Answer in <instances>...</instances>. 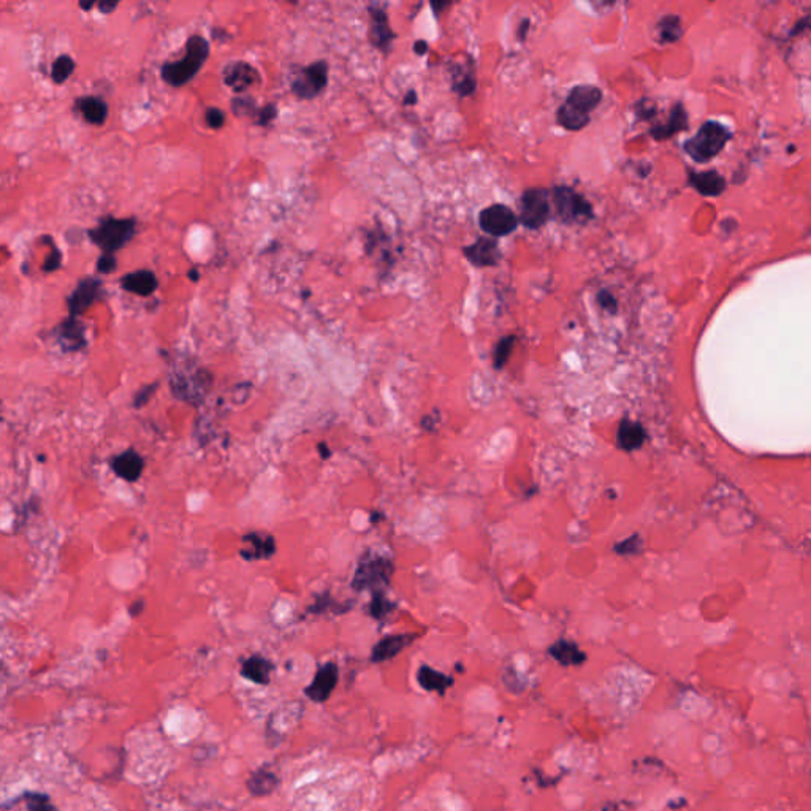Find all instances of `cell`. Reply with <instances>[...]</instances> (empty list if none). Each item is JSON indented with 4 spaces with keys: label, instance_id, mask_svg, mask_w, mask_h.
Here are the masks:
<instances>
[{
    "label": "cell",
    "instance_id": "27",
    "mask_svg": "<svg viewBox=\"0 0 811 811\" xmlns=\"http://www.w3.org/2000/svg\"><path fill=\"white\" fill-rule=\"evenodd\" d=\"M452 87L462 97H468L475 91L473 70H464L462 65L452 67Z\"/></svg>",
    "mask_w": 811,
    "mask_h": 811
},
{
    "label": "cell",
    "instance_id": "47",
    "mask_svg": "<svg viewBox=\"0 0 811 811\" xmlns=\"http://www.w3.org/2000/svg\"><path fill=\"white\" fill-rule=\"evenodd\" d=\"M431 7L434 8V12H437L436 14H439V13H441V10L444 7H448V3L447 2H442V3H437V5L436 3H431Z\"/></svg>",
    "mask_w": 811,
    "mask_h": 811
},
{
    "label": "cell",
    "instance_id": "8",
    "mask_svg": "<svg viewBox=\"0 0 811 811\" xmlns=\"http://www.w3.org/2000/svg\"><path fill=\"white\" fill-rule=\"evenodd\" d=\"M550 192L545 189H539V187H531L526 189L521 195V213L520 219L525 227L536 230L541 228L552 216V205H550Z\"/></svg>",
    "mask_w": 811,
    "mask_h": 811
},
{
    "label": "cell",
    "instance_id": "21",
    "mask_svg": "<svg viewBox=\"0 0 811 811\" xmlns=\"http://www.w3.org/2000/svg\"><path fill=\"white\" fill-rule=\"evenodd\" d=\"M75 107L78 111L83 114V118L86 119L87 122H91L94 125H102L105 121H107V116H108V107L107 103H105L102 98L98 97H80L78 100H75Z\"/></svg>",
    "mask_w": 811,
    "mask_h": 811
},
{
    "label": "cell",
    "instance_id": "50",
    "mask_svg": "<svg viewBox=\"0 0 811 811\" xmlns=\"http://www.w3.org/2000/svg\"><path fill=\"white\" fill-rule=\"evenodd\" d=\"M80 7H81V8H85V10H91V8H92V7H94V5H92V3H89V5H85V3H81V5H80Z\"/></svg>",
    "mask_w": 811,
    "mask_h": 811
},
{
    "label": "cell",
    "instance_id": "39",
    "mask_svg": "<svg viewBox=\"0 0 811 811\" xmlns=\"http://www.w3.org/2000/svg\"><path fill=\"white\" fill-rule=\"evenodd\" d=\"M276 114L277 111L274 105H266L265 108H261L257 113V122L261 125H268L276 118Z\"/></svg>",
    "mask_w": 811,
    "mask_h": 811
},
{
    "label": "cell",
    "instance_id": "37",
    "mask_svg": "<svg viewBox=\"0 0 811 811\" xmlns=\"http://www.w3.org/2000/svg\"><path fill=\"white\" fill-rule=\"evenodd\" d=\"M206 124L213 129H221L225 124V114L219 108H208L206 109Z\"/></svg>",
    "mask_w": 811,
    "mask_h": 811
},
{
    "label": "cell",
    "instance_id": "13",
    "mask_svg": "<svg viewBox=\"0 0 811 811\" xmlns=\"http://www.w3.org/2000/svg\"><path fill=\"white\" fill-rule=\"evenodd\" d=\"M464 257L475 266H495L501 259L498 243L491 238H479L463 249Z\"/></svg>",
    "mask_w": 811,
    "mask_h": 811
},
{
    "label": "cell",
    "instance_id": "30",
    "mask_svg": "<svg viewBox=\"0 0 811 811\" xmlns=\"http://www.w3.org/2000/svg\"><path fill=\"white\" fill-rule=\"evenodd\" d=\"M23 800L25 807H28V811H57V808L52 805L51 799L45 794L25 792L23 795Z\"/></svg>",
    "mask_w": 811,
    "mask_h": 811
},
{
    "label": "cell",
    "instance_id": "11",
    "mask_svg": "<svg viewBox=\"0 0 811 811\" xmlns=\"http://www.w3.org/2000/svg\"><path fill=\"white\" fill-rule=\"evenodd\" d=\"M336 683L338 666L334 662H327L325 666L318 669L311 684L305 689V694L312 700V702L322 704L329 699V695H332L334 688H336Z\"/></svg>",
    "mask_w": 811,
    "mask_h": 811
},
{
    "label": "cell",
    "instance_id": "10",
    "mask_svg": "<svg viewBox=\"0 0 811 811\" xmlns=\"http://www.w3.org/2000/svg\"><path fill=\"white\" fill-rule=\"evenodd\" d=\"M479 224L480 228L491 237H507L517 228L518 219L509 206L496 203L480 213Z\"/></svg>",
    "mask_w": 811,
    "mask_h": 811
},
{
    "label": "cell",
    "instance_id": "2",
    "mask_svg": "<svg viewBox=\"0 0 811 811\" xmlns=\"http://www.w3.org/2000/svg\"><path fill=\"white\" fill-rule=\"evenodd\" d=\"M209 54V45L202 35H192L186 43V56L162 67V78L173 87L184 86L197 75Z\"/></svg>",
    "mask_w": 811,
    "mask_h": 811
},
{
    "label": "cell",
    "instance_id": "24",
    "mask_svg": "<svg viewBox=\"0 0 811 811\" xmlns=\"http://www.w3.org/2000/svg\"><path fill=\"white\" fill-rule=\"evenodd\" d=\"M277 786H279V778H277L273 772H270L268 768L255 770L248 779V789L254 797H265V795H270Z\"/></svg>",
    "mask_w": 811,
    "mask_h": 811
},
{
    "label": "cell",
    "instance_id": "5",
    "mask_svg": "<svg viewBox=\"0 0 811 811\" xmlns=\"http://www.w3.org/2000/svg\"><path fill=\"white\" fill-rule=\"evenodd\" d=\"M391 574H393V563L389 558L379 556V554H366L358 564L352 587L357 591L379 590L380 585L390 582Z\"/></svg>",
    "mask_w": 811,
    "mask_h": 811
},
{
    "label": "cell",
    "instance_id": "46",
    "mask_svg": "<svg viewBox=\"0 0 811 811\" xmlns=\"http://www.w3.org/2000/svg\"><path fill=\"white\" fill-rule=\"evenodd\" d=\"M415 98H417V96H415V92H414V91H409V92H407V96H406V98H404V103H406V105H411V103H415Z\"/></svg>",
    "mask_w": 811,
    "mask_h": 811
},
{
    "label": "cell",
    "instance_id": "4",
    "mask_svg": "<svg viewBox=\"0 0 811 811\" xmlns=\"http://www.w3.org/2000/svg\"><path fill=\"white\" fill-rule=\"evenodd\" d=\"M727 140H729V133L723 125L707 122L684 144V149L694 160L707 162L724 148Z\"/></svg>",
    "mask_w": 811,
    "mask_h": 811
},
{
    "label": "cell",
    "instance_id": "36",
    "mask_svg": "<svg viewBox=\"0 0 811 811\" xmlns=\"http://www.w3.org/2000/svg\"><path fill=\"white\" fill-rule=\"evenodd\" d=\"M116 265H118V261L113 254H103V255H100V259L97 260V270L103 274L113 273V271L116 270Z\"/></svg>",
    "mask_w": 811,
    "mask_h": 811
},
{
    "label": "cell",
    "instance_id": "45",
    "mask_svg": "<svg viewBox=\"0 0 811 811\" xmlns=\"http://www.w3.org/2000/svg\"><path fill=\"white\" fill-rule=\"evenodd\" d=\"M116 7H118L116 3H109V2H102L100 5H98V8L102 10V13H111Z\"/></svg>",
    "mask_w": 811,
    "mask_h": 811
},
{
    "label": "cell",
    "instance_id": "38",
    "mask_svg": "<svg viewBox=\"0 0 811 811\" xmlns=\"http://www.w3.org/2000/svg\"><path fill=\"white\" fill-rule=\"evenodd\" d=\"M598 301H599V305L603 306L605 311H609L612 314L616 312V300H615V296L610 294V292L601 290L599 294H598Z\"/></svg>",
    "mask_w": 811,
    "mask_h": 811
},
{
    "label": "cell",
    "instance_id": "15",
    "mask_svg": "<svg viewBox=\"0 0 811 811\" xmlns=\"http://www.w3.org/2000/svg\"><path fill=\"white\" fill-rule=\"evenodd\" d=\"M371 19H373V28H371V40L373 45L380 51L387 52L390 50L391 43L395 40L393 30L389 25V17H387L385 10H382L378 5H371Z\"/></svg>",
    "mask_w": 811,
    "mask_h": 811
},
{
    "label": "cell",
    "instance_id": "20",
    "mask_svg": "<svg viewBox=\"0 0 811 811\" xmlns=\"http://www.w3.org/2000/svg\"><path fill=\"white\" fill-rule=\"evenodd\" d=\"M271 672H273V664L259 655L248 658L241 666L243 677L257 684H268Z\"/></svg>",
    "mask_w": 811,
    "mask_h": 811
},
{
    "label": "cell",
    "instance_id": "44",
    "mask_svg": "<svg viewBox=\"0 0 811 811\" xmlns=\"http://www.w3.org/2000/svg\"><path fill=\"white\" fill-rule=\"evenodd\" d=\"M414 50H415V52H417L418 56H422V54H425V52H426V50H428V45H426L425 41H423V40H420V41H415Z\"/></svg>",
    "mask_w": 811,
    "mask_h": 811
},
{
    "label": "cell",
    "instance_id": "3",
    "mask_svg": "<svg viewBox=\"0 0 811 811\" xmlns=\"http://www.w3.org/2000/svg\"><path fill=\"white\" fill-rule=\"evenodd\" d=\"M137 232L135 219L105 217L96 228L89 232V238L97 244L105 254H113L124 248Z\"/></svg>",
    "mask_w": 811,
    "mask_h": 811
},
{
    "label": "cell",
    "instance_id": "48",
    "mask_svg": "<svg viewBox=\"0 0 811 811\" xmlns=\"http://www.w3.org/2000/svg\"><path fill=\"white\" fill-rule=\"evenodd\" d=\"M189 277H191V279H192L193 282H197V281H198V271H197V270H192V271H189Z\"/></svg>",
    "mask_w": 811,
    "mask_h": 811
},
{
    "label": "cell",
    "instance_id": "23",
    "mask_svg": "<svg viewBox=\"0 0 811 811\" xmlns=\"http://www.w3.org/2000/svg\"><path fill=\"white\" fill-rule=\"evenodd\" d=\"M57 339L65 350H78L86 344L85 329L76 321V317H70L69 321L62 323L61 328L57 329Z\"/></svg>",
    "mask_w": 811,
    "mask_h": 811
},
{
    "label": "cell",
    "instance_id": "25",
    "mask_svg": "<svg viewBox=\"0 0 811 811\" xmlns=\"http://www.w3.org/2000/svg\"><path fill=\"white\" fill-rule=\"evenodd\" d=\"M550 655L563 666H578L587 659L585 653L580 651L575 643L567 640H559L550 647Z\"/></svg>",
    "mask_w": 811,
    "mask_h": 811
},
{
    "label": "cell",
    "instance_id": "28",
    "mask_svg": "<svg viewBox=\"0 0 811 811\" xmlns=\"http://www.w3.org/2000/svg\"><path fill=\"white\" fill-rule=\"evenodd\" d=\"M691 182L699 192L705 195H716L724 189V182L716 173H699L691 176Z\"/></svg>",
    "mask_w": 811,
    "mask_h": 811
},
{
    "label": "cell",
    "instance_id": "31",
    "mask_svg": "<svg viewBox=\"0 0 811 811\" xmlns=\"http://www.w3.org/2000/svg\"><path fill=\"white\" fill-rule=\"evenodd\" d=\"M683 125H684V113H683V109L680 108V107H675L673 114H672V118H671V121H669V124L664 125V127L656 129L655 132H653V135H655V137L658 140L666 138V137H671L672 133H675V132H677V130L682 129Z\"/></svg>",
    "mask_w": 811,
    "mask_h": 811
},
{
    "label": "cell",
    "instance_id": "22",
    "mask_svg": "<svg viewBox=\"0 0 811 811\" xmlns=\"http://www.w3.org/2000/svg\"><path fill=\"white\" fill-rule=\"evenodd\" d=\"M643 441H645V431L639 423L631 420H623L620 423L618 431H616V444L620 448L631 452V450L642 447Z\"/></svg>",
    "mask_w": 811,
    "mask_h": 811
},
{
    "label": "cell",
    "instance_id": "16",
    "mask_svg": "<svg viewBox=\"0 0 811 811\" xmlns=\"http://www.w3.org/2000/svg\"><path fill=\"white\" fill-rule=\"evenodd\" d=\"M111 468L121 479L127 480V482H135L143 474L144 463L135 450H127V452L113 458Z\"/></svg>",
    "mask_w": 811,
    "mask_h": 811
},
{
    "label": "cell",
    "instance_id": "35",
    "mask_svg": "<svg viewBox=\"0 0 811 811\" xmlns=\"http://www.w3.org/2000/svg\"><path fill=\"white\" fill-rule=\"evenodd\" d=\"M640 548V541L639 537H629L627 541L625 542H620L615 545V552L620 553V554H631V553H637Z\"/></svg>",
    "mask_w": 811,
    "mask_h": 811
},
{
    "label": "cell",
    "instance_id": "9",
    "mask_svg": "<svg viewBox=\"0 0 811 811\" xmlns=\"http://www.w3.org/2000/svg\"><path fill=\"white\" fill-rule=\"evenodd\" d=\"M328 83V65L327 62L318 61L305 67L298 72L292 80V91L300 98H314L325 89Z\"/></svg>",
    "mask_w": 811,
    "mask_h": 811
},
{
    "label": "cell",
    "instance_id": "1",
    "mask_svg": "<svg viewBox=\"0 0 811 811\" xmlns=\"http://www.w3.org/2000/svg\"><path fill=\"white\" fill-rule=\"evenodd\" d=\"M603 100V92L596 86H575L566 102L558 109L556 121L566 130H580L590 122V113Z\"/></svg>",
    "mask_w": 811,
    "mask_h": 811
},
{
    "label": "cell",
    "instance_id": "18",
    "mask_svg": "<svg viewBox=\"0 0 811 811\" xmlns=\"http://www.w3.org/2000/svg\"><path fill=\"white\" fill-rule=\"evenodd\" d=\"M243 542L248 543L249 547L243 548V550L239 553H241V556L244 559H248V561H252V559L270 558L271 554H274V552H276V542L271 536L257 534V532H254V534L244 536Z\"/></svg>",
    "mask_w": 811,
    "mask_h": 811
},
{
    "label": "cell",
    "instance_id": "42",
    "mask_svg": "<svg viewBox=\"0 0 811 811\" xmlns=\"http://www.w3.org/2000/svg\"><path fill=\"white\" fill-rule=\"evenodd\" d=\"M528 30H530V21L528 19H523L520 28L517 30V36L520 41H525V39L528 36Z\"/></svg>",
    "mask_w": 811,
    "mask_h": 811
},
{
    "label": "cell",
    "instance_id": "19",
    "mask_svg": "<svg viewBox=\"0 0 811 811\" xmlns=\"http://www.w3.org/2000/svg\"><path fill=\"white\" fill-rule=\"evenodd\" d=\"M414 634H400V636H390L382 639L378 645L373 648V661L382 662L387 659L395 658L398 653H401L406 647H409L414 642Z\"/></svg>",
    "mask_w": 811,
    "mask_h": 811
},
{
    "label": "cell",
    "instance_id": "6",
    "mask_svg": "<svg viewBox=\"0 0 811 811\" xmlns=\"http://www.w3.org/2000/svg\"><path fill=\"white\" fill-rule=\"evenodd\" d=\"M552 198L559 221L566 224H585L593 219V208L590 203L569 187H556L552 192Z\"/></svg>",
    "mask_w": 811,
    "mask_h": 811
},
{
    "label": "cell",
    "instance_id": "34",
    "mask_svg": "<svg viewBox=\"0 0 811 811\" xmlns=\"http://www.w3.org/2000/svg\"><path fill=\"white\" fill-rule=\"evenodd\" d=\"M659 29H661V36L666 41H673L680 36V23L675 17H669L664 19L661 25H659Z\"/></svg>",
    "mask_w": 811,
    "mask_h": 811
},
{
    "label": "cell",
    "instance_id": "32",
    "mask_svg": "<svg viewBox=\"0 0 811 811\" xmlns=\"http://www.w3.org/2000/svg\"><path fill=\"white\" fill-rule=\"evenodd\" d=\"M514 343H515V336H506V338L501 339V341L498 343V345H496L495 357H493V362H495V368L496 369H501L502 366H504L507 362H509L510 354H512V347H514Z\"/></svg>",
    "mask_w": 811,
    "mask_h": 811
},
{
    "label": "cell",
    "instance_id": "43",
    "mask_svg": "<svg viewBox=\"0 0 811 811\" xmlns=\"http://www.w3.org/2000/svg\"><path fill=\"white\" fill-rule=\"evenodd\" d=\"M141 612H143V601H137V603L130 607V615L132 616H138Z\"/></svg>",
    "mask_w": 811,
    "mask_h": 811
},
{
    "label": "cell",
    "instance_id": "14",
    "mask_svg": "<svg viewBox=\"0 0 811 811\" xmlns=\"http://www.w3.org/2000/svg\"><path fill=\"white\" fill-rule=\"evenodd\" d=\"M224 81L233 91L243 92L259 81V73L248 62H232L224 69Z\"/></svg>",
    "mask_w": 811,
    "mask_h": 811
},
{
    "label": "cell",
    "instance_id": "26",
    "mask_svg": "<svg viewBox=\"0 0 811 811\" xmlns=\"http://www.w3.org/2000/svg\"><path fill=\"white\" fill-rule=\"evenodd\" d=\"M417 677L423 688L430 691H439V693H444L446 688H448L450 683H452V680H450L447 675L433 671V669L428 666L420 667Z\"/></svg>",
    "mask_w": 811,
    "mask_h": 811
},
{
    "label": "cell",
    "instance_id": "40",
    "mask_svg": "<svg viewBox=\"0 0 811 811\" xmlns=\"http://www.w3.org/2000/svg\"><path fill=\"white\" fill-rule=\"evenodd\" d=\"M59 265H61V254H59V250L54 249L50 257L46 259L43 270L45 271H54V270L59 268Z\"/></svg>",
    "mask_w": 811,
    "mask_h": 811
},
{
    "label": "cell",
    "instance_id": "33",
    "mask_svg": "<svg viewBox=\"0 0 811 811\" xmlns=\"http://www.w3.org/2000/svg\"><path fill=\"white\" fill-rule=\"evenodd\" d=\"M395 609H396V605L391 604L390 601L385 598L382 591H378V593L373 596V603H371L369 610H371V615H373L374 618H378V620L385 618V616L389 615L390 612H393Z\"/></svg>",
    "mask_w": 811,
    "mask_h": 811
},
{
    "label": "cell",
    "instance_id": "41",
    "mask_svg": "<svg viewBox=\"0 0 811 811\" xmlns=\"http://www.w3.org/2000/svg\"><path fill=\"white\" fill-rule=\"evenodd\" d=\"M154 390H155V385H149V387H146V389L140 390L138 396L135 398V406H137V407H138V406H144L146 402L149 401V396L153 395V391H154Z\"/></svg>",
    "mask_w": 811,
    "mask_h": 811
},
{
    "label": "cell",
    "instance_id": "12",
    "mask_svg": "<svg viewBox=\"0 0 811 811\" xmlns=\"http://www.w3.org/2000/svg\"><path fill=\"white\" fill-rule=\"evenodd\" d=\"M100 290H102V282L96 279V277H85V279L80 281V284L76 285L75 292H73V294L69 296V300H67V305H69V311L72 314V317H76V316H80V314L85 312L87 307L97 300Z\"/></svg>",
    "mask_w": 811,
    "mask_h": 811
},
{
    "label": "cell",
    "instance_id": "17",
    "mask_svg": "<svg viewBox=\"0 0 811 811\" xmlns=\"http://www.w3.org/2000/svg\"><path fill=\"white\" fill-rule=\"evenodd\" d=\"M121 285L124 290L132 292L135 295L149 296L153 295L157 289V277L153 271L149 270L133 271V273L122 276Z\"/></svg>",
    "mask_w": 811,
    "mask_h": 811
},
{
    "label": "cell",
    "instance_id": "7",
    "mask_svg": "<svg viewBox=\"0 0 811 811\" xmlns=\"http://www.w3.org/2000/svg\"><path fill=\"white\" fill-rule=\"evenodd\" d=\"M171 385L173 393L176 396L186 401L195 402L193 400L205 398L209 385H211V376H209L208 371L202 368L182 369L181 366H177L175 374L171 376Z\"/></svg>",
    "mask_w": 811,
    "mask_h": 811
},
{
    "label": "cell",
    "instance_id": "49",
    "mask_svg": "<svg viewBox=\"0 0 811 811\" xmlns=\"http://www.w3.org/2000/svg\"><path fill=\"white\" fill-rule=\"evenodd\" d=\"M321 448H322V450H321V453H322V457H325V458H327V457H328V452H327V450H328V448H327V447H325V446H323V444H321Z\"/></svg>",
    "mask_w": 811,
    "mask_h": 811
},
{
    "label": "cell",
    "instance_id": "29",
    "mask_svg": "<svg viewBox=\"0 0 811 811\" xmlns=\"http://www.w3.org/2000/svg\"><path fill=\"white\" fill-rule=\"evenodd\" d=\"M75 70V62L70 56H61L57 57L54 61V64H52V70H51V76L54 83L57 85H61V83H64L69 80V76Z\"/></svg>",
    "mask_w": 811,
    "mask_h": 811
}]
</instances>
